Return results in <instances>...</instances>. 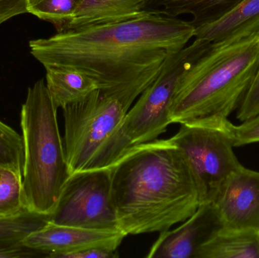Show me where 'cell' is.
I'll return each instance as SVG.
<instances>
[{"instance_id":"16","label":"cell","mask_w":259,"mask_h":258,"mask_svg":"<svg viewBox=\"0 0 259 258\" xmlns=\"http://www.w3.org/2000/svg\"><path fill=\"white\" fill-rule=\"evenodd\" d=\"M196 258H259V233L224 229L199 248Z\"/></svg>"},{"instance_id":"1","label":"cell","mask_w":259,"mask_h":258,"mask_svg":"<svg viewBox=\"0 0 259 258\" xmlns=\"http://www.w3.org/2000/svg\"><path fill=\"white\" fill-rule=\"evenodd\" d=\"M195 29L190 21L149 13L124 22L57 32L30 41L29 46L44 68L77 70L103 94L131 109L167 58L194 37Z\"/></svg>"},{"instance_id":"13","label":"cell","mask_w":259,"mask_h":258,"mask_svg":"<svg viewBox=\"0 0 259 258\" xmlns=\"http://www.w3.org/2000/svg\"><path fill=\"white\" fill-rule=\"evenodd\" d=\"M145 3L146 0H82L72 21L64 30L140 18L149 13L145 11Z\"/></svg>"},{"instance_id":"23","label":"cell","mask_w":259,"mask_h":258,"mask_svg":"<svg viewBox=\"0 0 259 258\" xmlns=\"http://www.w3.org/2000/svg\"><path fill=\"white\" fill-rule=\"evenodd\" d=\"M47 257L44 253L26 246L23 241L0 242V258Z\"/></svg>"},{"instance_id":"15","label":"cell","mask_w":259,"mask_h":258,"mask_svg":"<svg viewBox=\"0 0 259 258\" xmlns=\"http://www.w3.org/2000/svg\"><path fill=\"white\" fill-rule=\"evenodd\" d=\"M45 69L46 85L57 109L80 101L98 89L94 80L77 70L58 66Z\"/></svg>"},{"instance_id":"14","label":"cell","mask_w":259,"mask_h":258,"mask_svg":"<svg viewBox=\"0 0 259 258\" xmlns=\"http://www.w3.org/2000/svg\"><path fill=\"white\" fill-rule=\"evenodd\" d=\"M242 0H146L145 11L178 18L190 15L195 27L217 21Z\"/></svg>"},{"instance_id":"4","label":"cell","mask_w":259,"mask_h":258,"mask_svg":"<svg viewBox=\"0 0 259 258\" xmlns=\"http://www.w3.org/2000/svg\"><path fill=\"white\" fill-rule=\"evenodd\" d=\"M57 110L40 79L27 89L20 113L24 196L28 210L42 215L54 212L71 176Z\"/></svg>"},{"instance_id":"2","label":"cell","mask_w":259,"mask_h":258,"mask_svg":"<svg viewBox=\"0 0 259 258\" xmlns=\"http://www.w3.org/2000/svg\"><path fill=\"white\" fill-rule=\"evenodd\" d=\"M110 168L118 227L126 236L170 230L200 206L190 167L170 139L135 147Z\"/></svg>"},{"instance_id":"3","label":"cell","mask_w":259,"mask_h":258,"mask_svg":"<svg viewBox=\"0 0 259 258\" xmlns=\"http://www.w3.org/2000/svg\"><path fill=\"white\" fill-rule=\"evenodd\" d=\"M259 66V34L211 42L179 77L170 124L219 122L239 109Z\"/></svg>"},{"instance_id":"19","label":"cell","mask_w":259,"mask_h":258,"mask_svg":"<svg viewBox=\"0 0 259 258\" xmlns=\"http://www.w3.org/2000/svg\"><path fill=\"white\" fill-rule=\"evenodd\" d=\"M50 216L26 210L15 216L0 218V242L24 240L49 224Z\"/></svg>"},{"instance_id":"17","label":"cell","mask_w":259,"mask_h":258,"mask_svg":"<svg viewBox=\"0 0 259 258\" xmlns=\"http://www.w3.org/2000/svg\"><path fill=\"white\" fill-rule=\"evenodd\" d=\"M82 0H27V13L48 21L57 32L65 30L74 18Z\"/></svg>"},{"instance_id":"5","label":"cell","mask_w":259,"mask_h":258,"mask_svg":"<svg viewBox=\"0 0 259 258\" xmlns=\"http://www.w3.org/2000/svg\"><path fill=\"white\" fill-rule=\"evenodd\" d=\"M210 43L195 38L193 43L167 58L158 77L138 97L88 169L111 168L133 148L156 140L167 130L170 124L169 111L179 77Z\"/></svg>"},{"instance_id":"26","label":"cell","mask_w":259,"mask_h":258,"mask_svg":"<svg viewBox=\"0 0 259 258\" xmlns=\"http://www.w3.org/2000/svg\"><path fill=\"white\" fill-rule=\"evenodd\" d=\"M1 168H0V171H1Z\"/></svg>"},{"instance_id":"8","label":"cell","mask_w":259,"mask_h":258,"mask_svg":"<svg viewBox=\"0 0 259 258\" xmlns=\"http://www.w3.org/2000/svg\"><path fill=\"white\" fill-rule=\"evenodd\" d=\"M50 222L90 230L121 231L112 198L111 168H92L71 174Z\"/></svg>"},{"instance_id":"25","label":"cell","mask_w":259,"mask_h":258,"mask_svg":"<svg viewBox=\"0 0 259 258\" xmlns=\"http://www.w3.org/2000/svg\"><path fill=\"white\" fill-rule=\"evenodd\" d=\"M117 251L105 248H87L71 252L59 254L56 258H115L118 257Z\"/></svg>"},{"instance_id":"9","label":"cell","mask_w":259,"mask_h":258,"mask_svg":"<svg viewBox=\"0 0 259 258\" xmlns=\"http://www.w3.org/2000/svg\"><path fill=\"white\" fill-rule=\"evenodd\" d=\"M225 229L214 203L200 204L182 225L161 232L146 257L196 258L199 248Z\"/></svg>"},{"instance_id":"12","label":"cell","mask_w":259,"mask_h":258,"mask_svg":"<svg viewBox=\"0 0 259 258\" xmlns=\"http://www.w3.org/2000/svg\"><path fill=\"white\" fill-rule=\"evenodd\" d=\"M259 34V0H242L217 21L195 29V38L227 42Z\"/></svg>"},{"instance_id":"24","label":"cell","mask_w":259,"mask_h":258,"mask_svg":"<svg viewBox=\"0 0 259 258\" xmlns=\"http://www.w3.org/2000/svg\"><path fill=\"white\" fill-rule=\"evenodd\" d=\"M27 0H0V25L11 18L27 13Z\"/></svg>"},{"instance_id":"21","label":"cell","mask_w":259,"mask_h":258,"mask_svg":"<svg viewBox=\"0 0 259 258\" xmlns=\"http://www.w3.org/2000/svg\"><path fill=\"white\" fill-rule=\"evenodd\" d=\"M228 127L234 147L259 142V115L243 121L241 125L235 126L229 121Z\"/></svg>"},{"instance_id":"6","label":"cell","mask_w":259,"mask_h":258,"mask_svg":"<svg viewBox=\"0 0 259 258\" xmlns=\"http://www.w3.org/2000/svg\"><path fill=\"white\" fill-rule=\"evenodd\" d=\"M229 121L182 124L170 138L190 167L201 204L212 203L225 180L243 166L233 151Z\"/></svg>"},{"instance_id":"7","label":"cell","mask_w":259,"mask_h":258,"mask_svg":"<svg viewBox=\"0 0 259 258\" xmlns=\"http://www.w3.org/2000/svg\"><path fill=\"white\" fill-rule=\"evenodd\" d=\"M100 89L62 109L64 147L71 174L88 169L91 162L129 111Z\"/></svg>"},{"instance_id":"10","label":"cell","mask_w":259,"mask_h":258,"mask_svg":"<svg viewBox=\"0 0 259 258\" xmlns=\"http://www.w3.org/2000/svg\"><path fill=\"white\" fill-rule=\"evenodd\" d=\"M212 203L226 230L259 233V172L242 166L225 180Z\"/></svg>"},{"instance_id":"20","label":"cell","mask_w":259,"mask_h":258,"mask_svg":"<svg viewBox=\"0 0 259 258\" xmlns=\"http://www.w3.org/2000/svg\"><path fill=\"white\" fill-rule=\"evenodd\" d=\"M24 149L21 136L0 120V168H10L23 175Z\"/></svg>"},{"instance_id":"18","label":"cell","mask_w":259,"mask_h":258,"mask_svg":"<svg viewBox=\"0 0 259 258\" xmlns=\"http://www.w3.org/2000/svg\"><path fill=\"white\" fill-rule=\"evenodd\" d=\"M28 210L22 185V175L10 168L0 171V218L15 216Z\"/></svg>"},{"instance_id":"11","label":"cell","mask_w":259,"mask_h":258,"mask_svg":"<svg viewBox=\"0 0 259 258\" xmlns=\"http://www.w3.org/2000/svg\"><path fill=\"white\" fill-rule=\"evenodd\" d=\"M126 236L121 231L90 230L56 225L50 222L28 235L23 243L28 248L44 253L47 257L56 258L63 253L87 248L117 251Z\"/></svg>"},{"instance_id":"22","label":"cell","mask_w":259,"mask_h":258,"mask_svg":"<svg viewBox=\"0 0 259 258\" xmlns=\"http://www.w3.org/2000/svg\"><path fill=\"white\" fill-rule=\"evenodd\" d=\"M259 115V66L250 88L237 113V119L243 122Z\"/></svg>"}]
</instances>
